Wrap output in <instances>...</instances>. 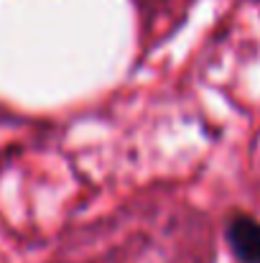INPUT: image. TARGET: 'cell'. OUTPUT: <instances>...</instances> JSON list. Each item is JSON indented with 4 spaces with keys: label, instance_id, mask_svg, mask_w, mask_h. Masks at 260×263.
<instances>
[{
    "label": "cell",
    "instance_id": "obj_1",
    "mask_svg": "<svg viewBox=\"0 0 260 263\" xmlns=\"http://www.w3.org/2000/svg\"><path fill=\"white\" fill-rule=\"evenodd\" d=\"M227 243L237 261L260 263V222L250 215H237L227 222Z\"/></svg>",
    "mask_w": 260,
    "mask_h": 263
}]
</instances>
